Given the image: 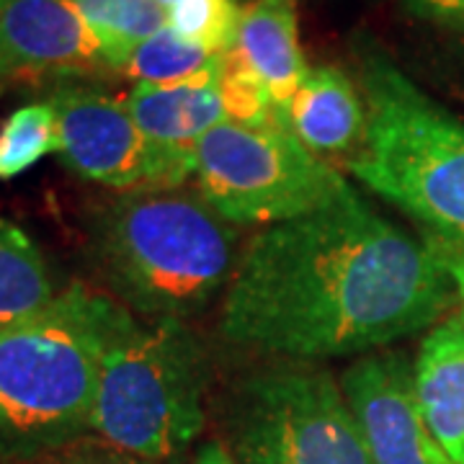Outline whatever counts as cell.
Wrapping results in <instances>:
<instances>
[{
    "instance_id": "cell-27",
    "label": "cell",
    "mask_w": 464,
    "mask_h": 464,
    "mask_svg": "<svg viewBox=\"0 0 464 464\" xmlns=\"http://www.w3.org/2000/svg\"><path fill=\"white\" fill-rule=\"evenodd\" d=\"M3 3H5V0H0V8H3Z\"/></svg>"
},
{
    "instance_id": "cell-21",
    "label": "cell",
    "mask_w": 464,
    "mask_h": 464,
    "mask_svg": "<svg viewBox=\"0 0 464 464\" xmlns=\"http://www.w3.org/2000/svg\"><path fill=\"white\" fill-rule=\"evenodd\" d=\"M402 3L413 18L464 36V0H402Z\"/></svg>"
},
{
    "instance_id": "cell-13",
    "label": "cell",
    "mask_w": 464,
    "mask_h": 464,
    "mask_svg": "<svg viewBox=\"0 0 464 464\" xmlns=\"http://www.w3.org/2000/svg\"><path fill=\"white\" fill-rule=\"evenodd\" d=\"M420 415L451 464H464V317L433 325L413 364Z\"/></svg>"
},
{
    "instance_id": "cell-24",
    "label": "cell",
    "mask_w": 464,
    "mask_h": 464,
    "mask_svg": "<svg viewBox=\"0 0 464 464\" xmlns=\"http://www.w3.org/2000/svg\"><path fill=\"white\" fill-rule=\"evenodd\" d=\"M457 39H459V63L464 67V36H457Z\"/></svg>"
},
{
    "instance_id": "cell-22",
    "label": "cell",
    "mask_w": 464,
    "mask_h": 464,
    "mask_svg": "<svg viewBox=\"0 0 464 464\" xmlns=\"http://www.w3.org/2000/svg\"><path fill=\"white\" fill-rule=\"evenodd\" d=\"M426 243L436 250V256L441 258V264L447 268L449 279L454 284V292L462 299V317H464V246H451V243H439L426 237Z\"/></svg>"
},
{
    "instance_id": "cell-5",
    "label": "cell",
    "mask_w": 464,
    "mask_h": 464,
    "mask_svg": "<svg viewBox=\"0 0 464 464\" xmlns=\"http://www.w3.org/2000/svg\"><path fill=\"white\" fill-rule=\"evenodd\" d=\"M209 362L179 317L130 320L101 362L88 429L116 451L163 462L204 429Z\"/></svg>"
},
{
    "instance_id": "cell-9",
    "label": "cell",
    "mask_w": 464,
    "mask_h": 464,
    "mask_svg": "<svg viewBox=\"0 0 464 464\" xmlns=\"http://www.w3.org/2000/svg\"><path fill=\"white\" fill-rule=\"evenodd\" d=\"M99 42L72 0H5L0 8V85L83 81L106 72Z\"/></svg>"
},
{
    "instance_id": "cell-20",
    "label": "cell",
    "mask_w": 464,
    "mask_h": 464,
    "mask_svg": "<svg viewBox=\"0 0 464 464\" xmlns=\"http://www.w3.org/2000/svg\"><path fill=\"white\" fill-rule=\"evenodd\" d=\"M219 96L225 103L227 121L248 124V127H264L279 119V111L271 101L266 83L258 72L246 63L237 47L222 54V70H219Z\"/></svg>"
},
{
    "instance_id": "cell-1",
    "label": "cell",
    "mask_w": 464,
    "mask_h": 464,
    "mask_svg": "<svg viewBox=\"0 0 464 464\" xmlns=\"http://www.w3.org/2000/svg\"><path fill=\"white\" fill-rule=\"evenodd\" d=\"M451 299L436 250L351 191L250 240L225 289L219 331L235 346L317 362L423 331Z\"/></svg>"
},
{
    "instance_id": "cell-8",
    "label": "cell",
    "mask_w": 464,
    "mask_h": 464,
    "mask_svg": "<svg viewBox=\"0 0 464 464\" xmlns=\"http://www.w3.org/2000/svg\"><path fill=\"white\" fill-rule=\"evenodd\" d=\"M57 119V155L75 176L130 191L152 181V152L127 99L65 83L50 99Z\"/></svg>"
},
{
    "instance_id": "cell-3",
    "label": "cell",
    "mask_w": 464,
    "mask_h": 464,
    "mask_svg": "<svg viewBox=\"0 0 464 464\" xmlns=\"http://www.w3.org/2000/svg\"><path fill=\"white\" fill-rule=\"evenodd\" d=\"M366 134L353 179L413 217L426 237L464 246V121L374 47L362 54Z\"/></svg>"
},
{
    "instance_id": "cell-7",
    "label": "cell",
    "mask_w": 464,
    "mask_h": 464,
    "mask_svg": "<svg viewBox=\"0 0 464 464\" xmlns=\"http://www.w3.org/2000/svg\"><path fill=\"white\" fill-rule=\"evenodd\" d=\"M237 464H374L341 384L313 366L250 374L227 418Z\"/></svg>"
},
{
    "instance_id": "cell-10",
    "label": "cell",
    "mask_w": 464,
    "mask_h": 464,
    "mask_svg": "<svg viewBox=\"0 0 464 464\" xmlns=\"http://www.w3.org/2000/svg\"><path fill=\"white\" fill-rule=\"evenodd\" d=\"M341 390L374 464H451L420 415L413 364L395 351L366 353L348 366Z\"/></svg>"
},
{
    "instance_id": "cell-17",
    "label": "cell",
    "mask_w": 464,
    "mask_h": 464,
    "mask_svg": "<svg viewBox=\"0 0 464 464\" xmlns=\"http://www.w3.org/2000/svg\"><path fill=\"white\" fill-rule=\"evenodd\" d=\"M222 70V54L191 44L170 26L150 36L119 70L137 85H176L217 75Z\"/></svg>"
},
{
    "instance_id": "cell-15",
    "label": "cell",
    "mask_w": 464,
    "mask_h": 464,
    "mask_svg": "<svg viewBox=\"0 0 464 464\" xmlns=\"http://www.w3.org/2000/svg\"><path fill=\"white\" fill-rule=\"evenodd\" d=\"M60 292L32 237L0 217V333L42 315Z\"/></svg>"
},
{
    "instance_id": "cell-23",
    "label": "cell",
    "mask_w": 464,
    "mask_h": 464,
    "mask_svg": "<svg viewBox=\"0 0 464 464\" xmlns=\"http://www.w3.org/2000/svg\"><path fill=\"white\" fill-rule=\"evenodd\" d=\"M194 464H237V462H235V457H232L230 451L222 447L219 441H209V444H204V447L197 451Z\"/></svg>"
},
{
    "instance_id": "cell-19",
    "label": "cell",
    "mask_w": 464,
    "mask_h": 464,
    "mask_svg": "<svg viewBox=\"0 0 464 464\" xmlns=\"http://www.w3.org/2000/svg\"><path fill=\"white\" fill-rule=\"evenodd\" d=\"M240 14L235 0H173L168 5V26L204 50L225 54L237 42Z\"/></svg>"
},
{
    "instance_id": "cell-18",
    "label": "cell",
    "mask_w": 464,
    "mask_h": 464,
    "mask_svg": "<svg viewBox=\"0 0 464 464\" xmlns=\"http://www.w3.org/2000/svg\"><path fill=\"white\" fill-rule=\"evenodd\" d=\"M57 150V119L50 101L16 109L0 127V181L26 173Z\"/></svg>"
},
{
    "instance_id": "cell-12",
    "label": "cell",
    "mask_w": 464,
    "mask_h": 464,
    "mask_svg": "<svg viewBox=\"0 0 464 464\" xmlns=\"http://www.w3.org/2000/svg\"><path fill=\"white\" fill-rule=\"evenodd\" d=\"M282 124L315 155H346L362 148L366 134L364 96L335 65L307 70Z\"/></svg>"
},
{
    "instance_id": "cell-26",
    "label": "cell",
    "mask_w": 464,
    "mask_h": 464,
    "mask_svg": "<svg viewBox=\"0 0 464 464\" xmlns=\"http://www.w3.org/2000/svg\"><path fill=\"white\" fill-rule=\"evenodd\" d=\"M3 91H5V88H3V85H0V93H3Z\"/></svg>"
},
{
    "instance_id": "cell-16",
    "label": "cell",
    "mask_w": 464,
    "mask_h": 464,
    "mask_svg": "<svg viewBox=\"0 0 464 464\" xmlns=\"http://www.w3.org/2000/svg\"><path fill=\"white\" fill-rule=\"evenodd\" d=\"M72 5L116 72L142 42L168 29V8L158 0H72Z\"/></svg>"
},
{
    "instance_id": "cell-14",
    "label": "cell",
    "mask_w": 464,
    "mask_h": 464,
    "mask_svg": "<svg viewBox=\"0 0 464 464\" xmlns=\"http://www.w3.org/2000/svg\"><path fill=\"white\" fill-rule=\"evenodd\" d=\"M235 47L258 72L282 114L310 70L299 44L297 0H253L246 5Z\"/></svg>"
},
{
    "instance_id": "cell-25",
    "label": "cell",
    "mask_w": 464,
    "mask_h": 464,
    "mask_svg": "<svg viewBox=\"0 0 464 464\" xmlns=\"http://www.w3.org/2000/svg\"><path fill=\"white\" fill-rule=\"evenodd\" d=\"M158 3H163V5H166V8H168V5H170L173 0H158Z\"/></svg>"
},
{
    "instance_id": "cell-4",
    "label": "cell",
    "mask_w": 464,
    "mask_h": 464,
    "mask_svg": "<svg viewBox=\"0 0 464 464\" xmlns=\"http://www.w3.org/2000/svg\"><path fill=\"white\" fill-rule=\"evenodd\" d=\"M132 315L85 286L0 333V441L54 444L88 429L101 362Z\"/></svg>"
},
{
    "instance_id": "cell-2",
    "label": "cell",
    "mask_w": 464,
    "mask_h": 464,
    "mask_svg": "<svg viewBox=\"0 0 464 464\" xmlns=\"http://www.w3.org/2000/svg\"><path fill=\"white\" fill-rule=\"evenodd\" d=\"M237 230L183 186H137L111 199L93 227L106 282L150 320L199 315L227 289Z\"/></svg>"
},
{
    "instance_id": "cell-6",
    "label": "cell",
    "mask_w": 464,
    "mask_h": 464,
    "mask_svg": "<svg viewBox=\"0 0 464 464\" xmlns=\"http://www.w3.org/2000/svg\"><path fill=\"white\" fill-rule=\"evenodd\" d=\"M194 179L197 194L235 227L292 222L353 191L282 119L264 127L217 124L194 148Z\"/></svg>"
},
{
    "instance_id": "cell-11",
    "label": "cell",
    "mask_w": 464,
    "mask_h": 464,
    "mask_svg": "<svg viewBox=\"0 0 464 464\" xmlns=\"http://www.w3.org/2000/svg\"><path fill=\"white\" fill-rule=\"evenodd\" d=\"M127 106L152 152L150 186H183L194 176L197 142L227 121L219 72L176 85H134Z\"/></svg>"
}]
</instances>
